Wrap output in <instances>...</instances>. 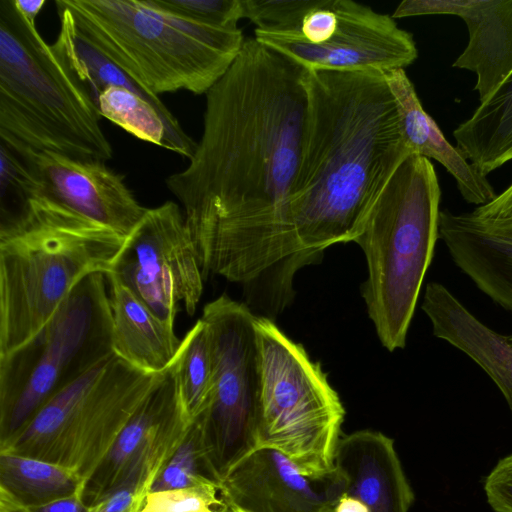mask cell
Masks as SVG:
<instances>
[{"label": "cell", "instance_id": "obj_1", "mask_svg": "<svg viewBox=\"0 0 512 512\" xmlns=\"http://www.w3.org/2000/svg\"><path fill=\"white\" fill-rule=\"evenodd\" d=\"M307 69L245 38L205 94L189 164L166 178L183 207L203 278L248 284L282 264L309 263L291 217L307 120Z\"/></svg>", "mask_w": 512, "mask_h": 512}, {"label": "cell", "instance_id": "obj_2", "mask_svg": "<svg viewBox=\"0 0 512 512\" xmlns=\"http://www.w3.org/2000/svg\"><path fill=\"white\" fill-rule=\"evenodd\" d=\"M307 120L291 195L300 251L354 241L386 183L411 155L381 71L307 70Z\"/></svg>", "mask_w": 512, "mask_h": 512}, {"label": "cell", "instance_id": "obj_3", "mask_svg": "<svg viewBox=\"0 0 512 512\" xmlns=\"http://www.w3.org/2000/svg\"><path fill=\"white\" fill-rule=\"evenodd\" d=\"M126 239L38 194L0 231V357L30 342L85 277L111 272Z\"/></svg>", "mask_w": 512, "mask_h": 512}, {"label": "cell", "instance_id": "obj_4", "mask_svg": "<svg viewBox=\"0 0 512 512\" xmlns=\"http://www.w3.org/2000/svg\"><path fill=\"white\" fill-rule=\"evenodd\" d=\"M79 30L150 93L206 94L228 71L245 38L150 0H61Z\"/></svg>", "mask_w": 512, "mask_h": 512}, {"label": "cell", "instance_id": "obj_5", "mask_svg": "<svg viewBox=\"0 0 512 512\" xmlns=\"http://www.w3.org/2000/svg\"><path fill=\"white\" fill-rule=\"evenodd\" d=\"M441 189L432 162L409 155L390 177L354 239L368 278L362 295L382 345L402 349L439 239Z\"/></svg>", "mask_w": 512, "mask_h": 512}, {"label": "cell", "instance_id": "obj_6", "mask_svg": "<svg viewBox=\"0 0 512 512\" xmlns=\"http://www.w3.org/2000/svg\"><path fill=\"white\" fill-rule=\"evenodd\" d=\"M100 114L14 0H0V134L37 150L106 162Z\"/></svg>", "mask_w": 512, "mask_h": 512}, {"label": "cell", "instance_id": "obj_7", "mask_svg": "<svg viewBox=\"0 0 512 512\" xmlns=\"http://www.w3.org/2000/svg\"><path fill=\"white\" fill-rule=\"evenodd\" d=\"M259 388L256 448L285 455L302 474L334 470L345 410L319 363L270 319L256 316Z\"/></svg>", "mask_w": 512, "mask_h": 512}, {"label": "cell", "instance_id": "obj_8", "mask_svg": "<svg viewBox=\"0 0 512 512\" xmlns=\"http://www.w3.org/2000/svg\"><path fill=\"white\" fill-rule=\"evenodd\" d=\"M113 354L107 280L105 274L93 273L76 285L30 342L0 357V442Z\"/></svg>", "mask_w": 512, "mask_h": 512}, {"label": "cell", "instance_id": "obj_9", "mask_svg": "<svg viewBox=\"0 0 512 512\" xmlns=\"http://www.w3.org/2000/svg\"><path fill=\"white\" fill-rule=\"evenodd\" d=\"M164 373L143 372L113 354L48 400L0 452L73 468L86 485Z\"/></svg>", "mask_w": 512, "mask_h": 512}, {"label": "cell", "instance_id": "obj_10", "mask_svg": "<svg viewBox=\"0 0 512 512\" xmlns=\"http://www.w3.org/2000/svg\"><path fill=\"white\" fill-rule=\"evenodd\" d=\"M212 356L213 387L201 414L205 445L220 478L256 449L259 388L255 315L223 294L207 303L200 318Z\"/></svg>", "mask_w": 512, "mask_h": 512}, {"label": "cell", "instance_id": "obj_11", "mask_svg": "<svg viewBox=\"0 0 512 512\" xmlns=\"http://www.w3.org/2000/svg\"><path fill=\"white\" fill-rule=\"evenodd\" d=\"M111 272L163 321L174 325L179 303L193 315L204 278L180 206L148 208Z\"/></svg>", "mask_w": 512, "mask_h": 512}, {"label": "cell", "instance_id": "obj_12", "mask_svg": "<svg viewBox=\"0 0 512 512\" xmlns=\"http://www.w3.org/2000/svg\"><path fill=\"white\" fill-rule=\"evenodd\" d=\"M337 27L321 44L294 32L255 29V39L307 70L386 72L405 69L418 57L413 35L395 19L352 0H333Z\"/></svg>", "mask_w": 512, "mask_h": 512}, {"label": "cell", "instance_id": "obj_13", "mask_svg": "<svg viewBox=\"0 0 512 512\" xmlns=\"http://www.w3.org/2000/svg\"><path fill=\"white\" fill-rule=\"evenodd\" d=\"M38 194L86 219L130 236L148 208L142 206L124 177L104 161L77 159L28 146Z\"/></svg>", "mask_w": 512, "mask_h": 512}, {"label": "cell", "instance_id": "obj_14", "mask_svg": "<svg viewBox=\"0 0 512 512\" xmlns=\"http://www.w3.org/2000/svg\"><path fill=\"white\" fill-rule=\"evenodd\" d=\"M220 484L230 505L241 512H333L345 495L336 470L324 478H310L271 448L251 451Z\"/></svg>", "mask_w": 512, "mask_h": 512}, {"label": "cell", "instance_id": "obj_15", "mask_svg": "<svg viewBox=\"0 0 512 512\" xmlns=\"http://www.w3.org/2000/svg\"><path fill=\"white\" fill-rule=\"evenodd\" d=\"M453 15L468 29V43L452 67L475 73L474 90L484 102L512 73V0H404L394 19Z\"/></svg>", "mask_w": 512, "mask_h": 512}, {"label": "cell", "instance_id": "obj_16", "mask_svg": "<svg viewBox=\"0 0 512 512\" xmlns=\"http://www.w3.org/2000/svg\"><path fill=\"white\" fill-rule=\"evenodd\" d=\"M334 467L345 495L363 502L370 512H409L415 496L392 438L368 429L345 435Z\"/></svg>", "mask_w": 512, "mask_h": 512}, {"label": "cell", "instance_id": "obj_17", "mask_svg": "<svg viewBox=\"0 0 512 512\" xmlns=\"http://www.w3.org/2000/svg\"><path fill=\"white\" fill-rule=\"evenodd\" d=\"M439 239L475 286L512 314V223L493 225L472 212L444 209L440 212Z\"/></svg>", "mask_w": 512, "mask_h": 512}, {"label": "cell", "instance_id": "obj_18", "mask_svg": "<svg viewBox=\"0 0 512 512\" xmlns=\"http://www.w3.org/2000/svg\"><path fill=\"white\" fill-rule=\"evenodd\" d=\"M422 310L432 332L472 359L496 384L512 414V345L494 331L443 284H427Z\"/></svg>", "mask_w": 512, "mask_h": 512}, {"label": "cell", "instance_id": "obj_19", "mask_svg": "<svg viewBox=\"0 0 512 512\" xmlns=\"http://www.w3.org/2000/svg\"><path fill=\"white\" fill-rule=\"evenodd\" d=\"M54 3L60 29L51 44L52 48L95 107L99 94L109 86L123 87L138 93L162 114L170 135L171 151L190 159L197 148V142L184 131L159 96L146 90L98 49L79 30L72 14L61 0Z\"/></svg>", "mask_w": 512, "mask_h": 512}, {"label": "cell", "instance_id": "obj_20", "mask_svg": "<svg viewBox=\"0 0 512 512\" xmlns=\"http://www.w3.org/2000/svg\"><path fill=\"white\" fill-rule=\"evenodd\" d=\"M383 75L396 101L403 137L411 153L439 162L455 179L467 203L481 206L492 201L496 193L487 177L446 140L434 119L423 109L405 69L386 71Z\"/></svg>", "mask_w": 512, "mask_h": 512}, {"label": "cell", "instance_id": "obj_21", "mask_svg": "<svg viewBox=\"0 0 512 512\" xmlns=\"http://www.w3.org/2000/svg\"><path fill=\"white\" fill-rule=\"evenodd\" d=\"M112 312L113 352L139 370L160 374L174 362L182 340L116 274H105Z\"/></svg>", "mask_w": 512, "mask_h": 512}, {"label": "cell", "instance_id": "obj_22", "mask_svg": "<svg viewBox=\"0 0 512 512\" xmlns=\"http://www.w3.org/2000/svg\"><path fill=\"white\" fill-rule=\"evenodd\" d=\"M180 398L174 360L165 371L160 383L137 409L86 483L83 498L88 506L95 504L121 484L152 430Z\"/></svg>", "mask_w": 512, "mask_h": 512}, {"label": "cell", "instance_id": "obj_23", "mask_svg": "<svg viewBox=\"0 0 512 512\" xmlns=\"http://www.w3.org/2000/svg\"><path fill=\"white\" fill-rule=\"evenodd\" d=\"M453 136L459 151L485 176L512 160V73Z\"/></svg>", "mask_w": 512, "mask_h": 512}, {"label": "cell", "instance_id": "obj_24", "mask_svg": "<svg viewBox=\"0 0 512 512\" xmlns=\"http://www.w3.org/2000/svg\"><path fill=\"white\" fill-rule=\"evenodd\" d=\"M0 488L20 503L36 506L84 492L85 482L73 468L34 457L0 452Z\"/></svg>", "mask_w": 512, "mask_h": 512}, {"label": "cell", "instance_id": "obj_25", "mask_svg": "<svg viewBox=\"0 0 512 512\" xmlns=\"http://www.w3.org/2000/svg\"><path fill=\"white\" fill-rule=\"evenodd\" d=\"M175 370L182 403L193 421L209 407L213 387L210 342L201 319L182 339Z\"/></svg>", "mask_w": 512, "mask_h": 512}, {"label": "cell", "instance_id": "obj_26", "mask_svg": "<svg viewBox=\"0 0 512 512\" xmlns=\"http://www.w3.org/2000/svg\"><path fill=\"white\" fill-rule=\"evenodd\" d=\"M96 108L101 117L120 126L134 137L172 150L166 122L158 109L138 93L118 86L105 88Z\"/></svg>", "mask_w": 512, "mask_h": 512}, {"label": "cell", "instance_id": "obj_27", "mask_svg": "<svg viewBox=\"0 0 512 512\" xmlns=\"http://www.w3.org/2000/svg\"><path fill=\"white\" fill-rule=\"evenodd\" d=\"M218 482L220 478L210 460L200 417L193 420L190 429L156 478L151 492L165 491Z\"/></svg>", "mask_w": 512, "mask_h": 512}, {"label": "cell", "instance_id": "obj_28", "mask_svg": "<svg viewBox=\"0 0 512 512\" xmlns=\"http://www.w3.org/2000/svg\"><path fill=\"white\" fill-rule=\"evenodd\" d=\"M140 512H234L221 484L205 483L180 489L150 492Z\"/></svg>", "mask_w": 512, "mask_h": 512}, {"label": "cell", "instance_id": "obj_29", "mask_svg": "<svg viewBox=\"0 0 512 512\" xmlns=\"http://www.w3.org/2000/svg\"><path fill=\"white\" fill-rule=\"evenodd\" d=\"M321 0H242L244 18L256 29L271 32L299 31L306 14Z\"/></svg>", "mask_w": 512, "mask_h": 512}, {"label": "cell", "instance_id": "obj_30", "mask_svg": "<svg viewBox=\"0 0 512 512\" xmlns=\"http://www.w3.org/2000/svg\"><path fill=\"white\" fill-rule=\"evenodd\" d=\"M150 2L179 16L222 29H238L244 18L242 0H150Z\"/></svg>", "mask_w": 512, "mask_h": 512}, {"label": "cell", "instance_id": "obj_31", "mask_svg": "<svg viewBox=\"0 0 512 512\" xmlns=\"http://www.w3.org/2000/svg\"><path fill=\"white\" fill-rule=\"evenodd\" d=\"M484 490L495 512H512V454L498 461L486 477Z\"/></svg>", "mask_w": 512, "mask_h": 512}, {"label": "cell", "instance_id": "obj_32", "mask_svg": "<svg viewBox=\"0 0 512 512\" xmlns=\"http://www.w3.org/2000/svg\"><path fill=\"white\" fill-rule=\"evenodd\" d=\"M88 508L83 491L46 504L26 506L0 488V512H87Z\"/></svg>", "mask_w": 512, "mask_h": 512}, {"label": "cell", "instance_id": "obj_33", "mask_svg": "<svg viewBox=\"0 0 512 512\" xmlns=\"http://www.w3.org/2000/svg\"><path fill=\"white\" fill-rule=\"evenodd\" d=\"M146 498L128 486H121L89 506L87 512H140Z\"/></svg>", "mask_w": 512, "mask_h": 512}, {"label": "cell", "instance_id": "obj_34", "mask_svg": "<svg viewBox=\"0 0 512 512\" xmlns=\"http://www.w3.org/2000/svg\"><path fill=\"white\" fill-rule=\"evenodd\" d=\"M472 214L480 220L493 224L512 223V184L487 204L477 206Z\"/></svg>", "mask_w": 512, "mask_h": 512}, {"label": "cell", "instance_id": "obj_35", "mask_svg": "<svg viewBox=\"0 0 512 512\" xmlns=\"http://www.w3.org/2000/svg\"><path fill=\"white\" fill-rule=\"evenodd\" d=\"M19 12L30 22L35 23V19L46 4L45 0H14Z\"/></svg>", "mask_w": 512, "mask_h": 512}, {"label": "cell", "instance_id": "obj_36", "mask_svg": "<svg viewBox=\"0 0 512 512\" xmlns=\"http://www.w3.org/2000/svg\"><path fill=\"white\" fill-rule=\"evenodd\" d=\"M333 512H370V510L360 500L343 495L337 502Z\"/></svg>", "mask_w": 512, "mask_h": 512}, {"label": "cell", "instance_id": "obj_37", "mask_svg": "<svg viewBox=\"0 0 512 512\" xmlns=\"http://www.w3.org/2000/svg\"><path fill=\"white\" fill-rule=\"evenodd\" d=\"M506 339L512 345V334L506 335Z\"/></svg>", "mask_w": 512, "mask_h": 512}, {"label": "cell", "instance_id": "obj_38", "mask_svg": "<svg viewBox=\"0 0 512 512\" xmlns=\"http://www.w3.org/2000/svg\"><path fill=\"white\" fill-rule=\"evenodd\" d=\"M235 509H236V508H235ZM236 512H241V511H239L238 509H236Z\"/></svg>", "mask_w": 512, "mask_h": 512}, {"label": "cell", "instance_id": "obj_39", "mask_svg": "<svg viewBox=\"0 0 512 512\" xmlns=\"http://www.w3.org/2000/svg\"><path fill=\"white\" fill-rule=\"evenodd\" d=\"M234 512H236V509L234 508Z\"/></svg>", "mask_w": 512, "mask_h": 512}]
</instances>
